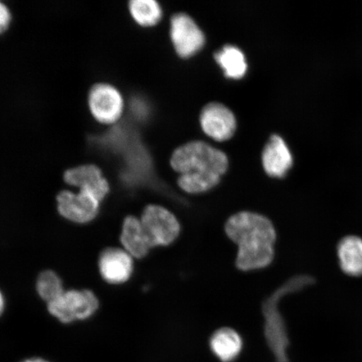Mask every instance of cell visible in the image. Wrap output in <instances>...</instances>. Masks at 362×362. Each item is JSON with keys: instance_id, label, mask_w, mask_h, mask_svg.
Returning <instances> with one entry per match:
<instances>
[{"instance_id": "obj_2", "label": "cell", "mask_w": 362, "mask_h": 362, "mask_svg": "<svg viewBox=\"0 0 362 362\" xmlns=\"http://www.w3.org/2000/svg\"><path fill=\"white\" fill-rule=\"evenodd\" d=\"M226 234L238 247L237 267L243 271L266 268L274 257L276 233L267 217L242 211L230 216Z\"/></svg>"}, {"instance_id": "obj_3", "label": "cell", "mask_w": 362, "mask_h": 362, "mask_svg": "<svg viewBox=\"0 0 362 362\" xmlns=\"http://www.w3.org/2000/svg\"><path fill=\"white\" fill-rule=\"evenodd\" d=\"M310 282L309 277L294 278L264 302L262 311L265 319V337L276 356V362H288L285 352L288 346V339L283 316L279 310V303L285 294L297 291Z\"/></svg>"}, {"instance_id": "obj_11", "label": "cell", "mask_w": 362, "mask_h": 362, "mask_svg": "<svg viewBox=\"0 0 362 362\" xmlns=\"http://www.w3.org/2000/svg\"><path fill=\"white\" fill-rule=\"evenodd\" d=\"M99 270L103 279L107 283H125L133 274V257L124 249L107 248L102 252L99 259Z\"/></svg>"}, {"instance_id": "obj_20", "label": "cell", "mask_w": 362, "mask_h": 362, "mask_svg": "<svg viewBox=\"0 0 362 362\" xmlns=\"http://www.w3.org/2000/svg\"><path fill=\"white\" fill-rule=\"evenodd\" d=\"M4 310V298L1 292H0V315H2Z\"/></svg>"}, {"instance_id": "obj_17", "label": "cell", "mask_w": 362, "mask_h": 362, "mask_svg": "<svg viewBox=\"0 0 362 362\" xmlns=\"http://www.w3.org/2000/svg\"><path fill=\"white\" fill-rule=\"evenodd\" d=\"M129 6L131 16L139 25L155 26L161 20V7L155 0H132Z\"/></svg>"}, {"instance_id": "obj_19", "label": "cell", "mask_w": 362, "mask_h": 362, "mask_svg": "<svg viewBox=\"0 0 362 362\" xmlns=\"http://www.w3.org/2000/svg\"><path fill=\"white\" fill-rule=\"evenodd\" d=\"M11 21V13L6 6L0 2V34L8 29Z\"/></svg>"}, {"instance_id": "obj_14", "label": "cell", "mask_w": 362, "mask_h": 362, "mask_svg": "<svg viewBox=\"0 0 362 362\" xmlns=\"http://www.w3.org/2000/svg\"><path fill=\"white\" fill-rule=\"evenodd\" d=\"M339 268L352 277L362 276V238L356 235L343 238L337 245Z\"/></svg>"}, {"instance_id": "obj_10", "label": "cell", "mask_w": 362, "mask_h": 362, "mask_svg": "<svg viewBox=\"0 0 362 362\" xmlns=\"http://www.w3.org/2000/svg\"><path fill=\"white\" fill-rule=\"evenodd\" d=\"M64 179L68 185L88 192L102 202L110 192V185L103 177L102 170L94 165H84L68 170Z\"/></svg>"}, {"instance_id": "obj_4", "label": "cell", "mask_w": 362, "mask_h": 362, "mask_svg": "<svg viewBox=\"0 0 362 362\" xmlns=\"http://www.w3.org/2000/svg\"><path fill=\"white\" fill-rule=\"evenodd\" d=\"M98 307L97 296L87 289L65 291L48 304L49 313L65 324L90 318L98 310Z\"/></svg>"}, {"instance_id": "obj_7", "label": "cell", "mask_w": 362, "mask_h": 362, "mask_svg": "<svg viewBox=\"0 0 362 362\" xmlns=\"http://www.w3.org/2000/svg\"><path fill=\"white\" fill-rule=\"evenodd\" d=\"M88 105L95 119L102 124H115L123 115L124 99L113 86L98 83L90 90Z\"/></svg>"}, {"instance_id": "obj_9", "label": "cell", "mask_w": 362, "mask_h": 362, "mask_svg": "<svg viewBox=\"0 0 362 362\" xmlns=\"http://www.w3.org/2000/svg\"><path fill=\"white\" fill-rule=\"evenodd\" d=\"M200 123L203 132L219 142L232 138L237 129L234 113L218 103L207 104L202 108Z\"/></svg>"}, {"instance_id": "obj_8", "label": "cell", "mask_w": 362, "mask_h": 362, "mask_svg": "<svg viewBox=\"0 0 362 362\" xmlns=\"http://www.w3.org/2000/svg\"><path fill=\"white\" fill-rule=\"evenodd\" d=\"M96 197L88 192L63 191L57 196L59 214L72 223L85 224L96 218L100 208Z\"/></svg>"}, {"instance_id": "obj_16", "label": "cell", "mask_w": 362, "mask_h": 362, "mask_svg": "<svg viewBox=\"0 0 362 362\" xmlns=\"http://www.w3.org/2000/svg\"><path fill=\"white\" fill-rule=\"evenodd\" d=\"M214 57L216 62L223 68L226 78L241 79L247 74L246 58L238 47L226 45L221 52H216Z\"/></svg>"}, {"instance_id": "obj_13", "label": "cell", "mask_w": 362, "mask_h": 362, "mask_svg": "<svg viewBox=\"0 0 362 362\" xmlns=\"http://www.w3.org/2000/svg\"><path fill=\"white\" fill-rule=\"evenodd\" d=\"M120 239L124 250L135 259H143L152 248L144 234L141 221L135 216L126 217Z\"/></svg>"}, {"instance_id": "obj_5", "label": "cell", "mask_w": 362, "mask_h": 362, "mask_svg": "<svg viewBox=\"0 0 362 362\" xmlns=\"http://www.w3.org/2000/svg\"><path fill=\"white\" fill-rule=\"evenodd\" d=\"M142 228L151 247L168 246L179 237L180 226L173 214L165 207L148 206L144 210Z\"/></svg>"}, {"instance_id": "obj_21", "label": "cell", "mask_w": 362, "mask_h": 362, "mask_svg": "<svg viewBox=\"0 0 362 362\" xmlns=\"http://www.w3.org/2000/svg\"><path fill=\"white\" fill-rule=\"evenodd\" d=\"M22 362H49V361L43 360L42 358H31V359L25 360Z\"/></svg>"}, {"instance_id": "obj_15", "label": "cell", "mask_w": 362, "mask_h": 362, "mask_svg": "<svg viewBox=\"0 0 362 362\" xmlns=\"http://www.w3.org/2000/svg\"><path fill=\"white\" fill-rule=\"evenodd\" d=\"M242 346L241 337L233 329H220L211 339L212 351L223 362H232L236 359Z\"/></svg>"}, {"instance_id": "obj_18", "label": "cell", "mask_w": 362, "mask_h": 362, "mask_svg": "<svg viewBox=\"0 0 362 362\" xmlns=\"http://www.w3.org/2000/svg\"><path fill=\"white\" fill-rule=\"evenodd\" d=\"M36 289L40 298L48 304L65 292L62 279L52 271H45L40 274L36 282Z\"/></svg>"}, {"instance_id": "obj_6", "label": "cell", "mask_w": 362, "mask_h": 362, "mask_svg": "<svg viewBox=\"0 0 362 362\" xmlns=\"http://www.w3.org/2000/svg\"><path fill=\"white\" fill-rule=\"evenodd\" d=\"M170 38L180 57H192L206 42L205 35L197 23L187 13H180L170 20Z\"/></svg>"}, {"instance_id": "obj_1", "label": "cell", "mask_w": 362, "mask_h": 362, "mask_svg": "<svg viewBox=\"0 0 362 362\" xmlns=\"http://www.w3.org/2000/svg\"><path fill=\"white\" fill-rule=\"evenodd\" d=\"M170 165L180 174L178 185L185 192L200 194L219 184L228 170V158L209 144L192 141L175 149Z\"/></svg>"}, {"instance_id": "obj_12", "label": "cell", "mask_w": 362, "mask_h": 362, "mask_svg": "<svg viewBox=\"0 0 362 362\" xmlns=\"http://www.w3.org/2000/svg\"><path fill=\"white\" fill-rule=\"evenodd\" d=\"M262 166L274 178H283L293 165V157L284 140L277 134L272 135L262 155Z\"/></svg>"}]
</instances>
